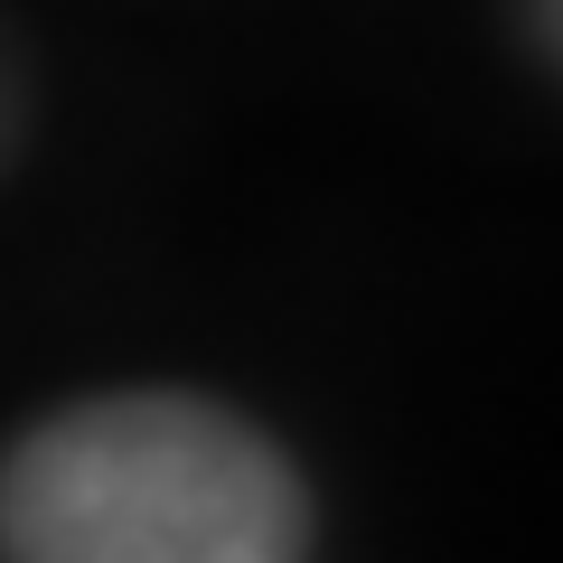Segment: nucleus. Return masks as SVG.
Listing matches in <instances>:
<instances>
[{
    "instance_id": "3",
    "label": "nucleus",
    "mask_w": 563,
    "mask_h": 563,
    "mask_svg": "<svg viewBox=\"0 0 563 563\" xmlns=\"http://www.w3.org/2000/svg\"><path fill=\"white\" fill-rule=\"evenodd\" d=\"M526 10V0H517ZM536 57H554V0H536Z\"/></svg>"
},
{
    "instance_id": "1",
    "label": "nucleus",
    "mask_w": 563,
    "mask_h": 563,
    "mask_svg": "<svg viewBox=\"0 0 563 563\" xmlns=\"http://www.w3.org/2000/svg\"><path fill=\"white\" fill-rule=\"evenodd\" d=\"M301 461L244 404L113 385L0 451V563H310Z\"/></svg>"
},
{
    "instance_id": "2",
    "label": "nucleus",
    "mask_w": 563,
    "mask_h": 563,
    "mask_svg": "<svg viewBox=\"0 0 563 563\" xmlns=\"http://www.w3.org/2000/svg\"><path fill=\"white\" fill-rule=\"evenodd\" d=\"M29 113H38V85H29V57H20V38H10V20H0V179H10L20 151H29Z\"/></svg>"
}]
</instances>
